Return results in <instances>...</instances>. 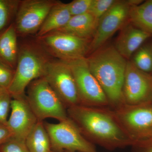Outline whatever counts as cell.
Instances as JSON below:
<instances>
[{
  "mask_svg": "<svg viewBox=\"0 0 152 152\" xmlns=\"http://www.w3.org/2000/svg\"><path fill=\"white\" fill-rule=\"evenodd\" d=\"M67 112L68 117L93 143L109 150L132 145L133 140L113 111L77 105L68 108Z\"/></svg>",
  "mask_w": 152,
  "mask_h": 152,
  "instance_id": "obj_1",
  "label": "cell"
},
{
  "mask_svg": "<svg viewBox=\"0 0 152 152\" xmlns=\"http://www.w3.org/2000/svg\"><path fill=\"white\" fill-rule=\"evenodd\" d=\"M90 71L115 110L125 105L123 86L127 61L113 46L102 48L87 58Z\"/></svg>",
  "mask_w": 152,
  "mask_h": 152,
  "instance_id": "obj_2",
  "label": "cell"
},
{
  "mask_svg": "<svg viewBox=\"0 0 152 152\" xmlns=\"http://www.w3.org/2000/svg\"><path fill=\"white\" fill-rule=\"evenodd\" d=\"M53 59L37 38L25 40L19 45L15 75L8 89L12 97L24 94L32 82L43 77L48 65Z\"/></svg>",
  "mask_w": 152,
  "mask_h": 152,
  "instance_id": "obj_3",
  "label": "cell"
},
{
  "mask_svg": "<svg viewBox=\"0 0 152 152\" xmlns=\"http://www.w3.org/2000/svg\"><path fill=\"white\" fill-rule=\"evenodd\" d=\"M26 97L38 121L51 118L61 121L69 118L65 106L45 78L30 84Z\"/></svg>",
  "mask_w": 152,
  "mask_h": 152,
  "instance_id": "obj_4",
  "label": "cell"
},
{
  "mask_svg": "<svg viewBox=\"0 0 152 152\" xmlns=\"http://www.w3.org/2000/svg\"><path fill=\"white\" fill-rule=\"evenodd\" d=\"M44 125L53 151L98 152L94 145L85 137L69 118L56 124L45 122Z\"/></svg>",
  "mask_w": 152,
  "mask_h": 152,
  "instance_id": "obj_5",
  "label": "cell"
},
{
  "mask_svg": "<svg viewBox=\"0 0 152 152\" xmlns=\"http://www.w3.org/2000/svg\"><path fill=\"white\" fill-rule=\"evenodd\" d=\"M53 58L69 61L86 58L91 40L59 31L36 37Z\"/></svg>",
  "mask_w": 152,
  "mask_h": 152,
  "instance_id": "obj_6",
  "label": "cell"
},
{
  "mask_svg": "<svg viewBox=\"0 0 152 152\" xmlns=\"http://www.w3.org/2000/svg\"><path fill=\"white\" fill-rule=\"evenodd\" d=\"M65 62L75 78L80 105L96 107L109 105L105 94L90 71L87 58Z\"/></svg>",
  "mask_w": 152,
  "mask_h": 152,
  "instance_id": "obj_7",
  "label": "cell"
},
{
  "mask_svg": "<svg viewBox=\"0 0 152 152\" xmlns=\"http://www.w3.org/2000/svg\"><path fill=\"white\" fill-rule=\"evenodd\" d=\"M66 108L80 105L75 81L70 68L64 61L54 58L43 77Z\"/></svg>",
  "mask_w": 152,
  "mask_h": 152,
  "instance_id": "obj_8",
  "label": "cell"
},
{
  "mask_svg": "<svg viewBox=\"0 0 152 152\" xmlns=\"http://www.w3.org/2000/svg\"><path fill=\"white\" fill-rule=\"evenodd\" d=\"M56 1L57 0H21L13 23L18 37L37 34Z\"/></svg>",
  "mask_w": 152,
  "mask_h": 152,
  "instance_id": "obj_9",
  "label": "cell"
},
{
  "mask_svg": "<svg viewBox=\"0 0 152 152\" xmlns=\"http://www.w3.org/2000/svg\"><path fill=\"white\" fill-rule=\"evenodd\" d=\"M123 93L125 104L134 106L151 103L152 75L140 70L132 62L127 61Z\"/></svg>",
  "mask_w": 152,
  "mask_h": 152,
  "instance_id": "obj_10",
  "label": "cell"
},
{
  "mask_svg": "<svg viewBox=\"0 0 152 152\" xmlns=\"http://www.w3.org/2000/svg\"><path fill=\"white\" fill-rule=\"evenodd\" d=\"M132 7L129 1H117L98 22L90 44V52L101 48L116 32L125 26Z\"/></svg>",
  "mask_w": 152,
  "mask_h": 152,
  "instance_id": "obj_11",
  "label": "cell"
},
{
  "mask_svg": "<svg viewBox=\"0 0 152 152\" xmlns=\"http://www.w3.org/2000/svg\"><path fill=\"white\" fill-rule=\"evenodd\" d=\"M113 112L133 142L137 136L152 128L151 103L134 106L125 104Z\"/></svg>",
  "mask_w": 152,
  "mask_h": 152,
  "instance_id": "obj_12",
  "label": "cell"
},
{
  "mask_svg": "<svg viewBox=\"0 0 152 152\" xmlns=\"http://www.w3.org/2000/svg\"><path fill=\"white\" fill-rule=\"evenodd\" d=\"M10 110L6 125L12 137L25 140L38 121L28 103L25 94L12 97Z\"/></svg>",
  "mask_w": 152,
  "mask_h": 152,
  "instance_id": "obj_13",
  "label": "cell"
},
{
  "mask_svg": "<svg viewBox=\"0 0 152 152\" xmlns=\"http://www.w3.org/2000/svg\"><path fill=\"white\" fill-rule=\"evenodd\" d=\"M151 36L132 24L126 25L117 39L115 48L125 59H129Z\"/></svg>",
  "mask_w": 152,
  "mask_h": 152,
  "instance_id": "obj_14",
  "label": "cell"
},
{
  "mask_svg": "<svg viewBox=\"0 0 152 152\" xmlns=\"http://www.w3.org/2000/svg\"><path fill=\"white\" fill-rule=\"evenodd\" d=\"M98 22L99 20L89 13L72 16L64 26L55 31L91 40L96 31Z\"/></svg>",
  "mask_w": 152,
  "mask_h": 152,
  "instance_id": "obj_15",
  "label": "cell"
},
{
  "mask_svg": "<svg viewBox=\"0 0 152 152\" xmlns=\"http://www.w3.org/2000/svg\"><path fill=\"white\" fill-rule=\"evenodd\" d=\"M18 37L14 23L0 32V63L14 70L18 56Z\"/></svg>",
  "mask_w": 152,
  "mask_h": 152,
  "instance_id": "obj_16",
  "label": "cell"
},
{
  "mask_svg": "<svg viewBox=\"0 0 152 152\" xmlns=\"http://www.w3.org/2000/svg\"><path fill=\"white\" fill-rule=\"evenodd\" d=\"M72 16L68 4L57 1L36 35V37H42L61 28L67 23Z\"/></svg>",
  "mask_w": 152,
  "mask_h": 152,
  "instance_id": "obj_17",
  "label": "cell"
},
{
  "mask_svg": "<svg viewBox=\"0 0 152 152\" xmlns=\"http://www.w3.org/2000/svg\"><path fill=\"white\" fill-rule=\"evenodd\" d=\"M30 152H52L51 144L43 121H38L25 140Z\"/></svg>",
  "mask_w": 152,
  "mask_h": 152,
  "instance_id": "obj_18",
  "label": "cell"
},
{
  "mask_svg": "<svg viewBox=\"0 0 152 152\" xmlns=\"http://www.w3.org/2000/svg\"><path fill=\"white\" fill-rule=\"evenodd\" d=\"M129 19L133 26L152 35V0L131 7Z\"/></svg>",
  "mask_w": 152,
  "mask_h": 152,
  "instance_id": "obj_19",
  "label": "cell"
},
{
  "mask_svg": "<svg viewBox=\"0 0 152 152\" xmlns=\"http://www.w3.org/2000/svg\"><path fill=\"white\" fill-rule=\"evenodd\" d=\"M21 0H0V32L14 23Z\"/></svg>",
  "mask_w": 152,
  "mask_h": 152,
  "instance_id": "obj_20",
  "label": "cell"
},
{
  "mask_svg": "<svg viewBox=\"0 0 152 152\" xmlns=\"http://www.w3.org/2000/svg\"><path fill=\"white\" fill-rule=\"evenodd\" d=\"M133 64L140 70L150 74L152 72V50L149 47H142L134 57Z\"/></svg>",
  "mask_w": 152,
  "mask_h": 152,
  "instance_id": "obj_21",
  "label": "cell"
},
{
  "mask_svg": "<svg viewBox=\"0 0 152 152\" xmlns=\"http://www.w3.org/2000/svg\"><path fill=\"white\" fill-rule=\"evenodd\" d=\"M12 97L7 90L0 89V123L7 124Z\"/></svg>",
  "mask_w": 152,
  "mask_h": 152,
  "instance_id": "obj_22",
  "label": "cell"
},
{
  "mask_svg": "<svg viewBox=\"0 0 152 152\" xmlns=\"http://www.w3.org/2000/svg\"><path fill=\"white\" fill-rule=\"evenodd\" d=\"M116 1V0H93L88 13L99 20Z\"/></svg>",
  "mask_w": 152,
  "mask_h": 152,
  "instance_id": "obj_23",
  "label": "cell"
},
{
  "mask_svg": "<svg viewBox=\"0 0 152 152\" xmlns=\"http://www.w3.org/2000/svg\"><path fill=\"white\" fill-rule=\"evenodd\" d=\"M0 152H30L25 140L11 137L0 146Z\"/></svg>",
  "mask_w": 152,
  "mask_h": 152,
  "instance_id": "obj_24",
  "label": "cell"
},
{
  "mask_svg": "<svg viewBox=\"0 0 152 152\" xmlns=\"http://www.w3.org/2000/svg\"><path fill=\"white\" fill-rule=\"evenodd\" d=\"M92 1L93 0H74L68 3L72 16L88 13Z\"/></svg>",
  "mask_w": 152,
  "mask_h": 152,
  "instance_id": "obj_25",
  "label": "cell"
},
{
  "mask_svg": "<svg viewBox=\"0 0 152 152\" xmlns=\"http://www.w3.org/2000/svg\"><path fill=\"white\" fill-rule=\"evenodd\" d=\"M15 73V70L0 63V89H8Z\"/></svg>",
  "mask_w": 152,
  "mask_h": 152,
  "instance_id": "obj_26",
  "label": "cell"
},
{
  "mask_svg": "<svg viewBox=\"0 0 152 152\" xmlns=\"http://www.w3.org/2000/svg\"><path fill=\"white\" fill-rule=\"evenodd\" d=\"M132 152H152V140L134 143Z\"/></svg>",
  "mask_w": 152,
  "mask_h": 152,
  "instance_id": "obj_27",
  "label": "cell"
},
{
  "mask_svg": "<svg viewBox=\"0 0 152 152\" xmlns=\"http://www.w3.org/2000/svg\"><path fill=\"white\" fill-rule=\"evenodd\" d=\"M12 137L7 125L0 123V146Z\"/></svg>",
  "mask_w": 152,
  "mask_h": 152,
  "instance_id": "obj_28",
  "label": "cell"
},
{
  "mask_svg": "<svg viewBox=\"0 0 152 152\" xmlns=\"http://www.w3.org/2000/svg\"><path fill=\"white\" fill-rule=\"evenodd\" d=\"M151 140H152V128L141 134L134 139L133 144L136 142L145 141Z\"/></svg>",
  "mask_w": 152,
  "mask_h": 152,
  "instance_id": "obj_29",
  "label": "cell"
},
{
  "mask_svg": "<svg viewBox=\"0 0 152 152\" xmlns=\"http://www.w3.org/2000/svg\"><path fill=\"white\" fill-rule=\"evenodd\" d=\"M52 152H69V151L55 152V151H52Z\"/></svg>",
  "mask_w": 152,
  "mask_h": 152,
  "instance_id": "obj_30",
  "label": "cell"
},
{
  "mask_svg": "<svg viewBox=\"0 0 152 152\" xmlns=\"http://www.w3.org/2000/svg\"><path fill=\"white\" fill-rule=\"evenodd\" d=\"M151 104L152 105V100L151 103Z\"/></svg>",
  "mask_w": 152,
  "mask_h": 152,
  "instance_id": "obj_31",
  "label": "cell"
},
{
  "mask_svg": "<svg viewBox=\"0 0 152 152\" xmlns=\"http://www.w3.org/2000/svg\"></svg>",
  "mask_w": 152,
  "mask_h": 152,
  "instance_id": "obj_32",
  "label": "cell"
}]
</instances>
